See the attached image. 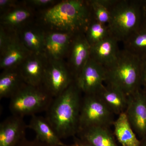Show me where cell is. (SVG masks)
I'll use <instances>...</instances> for the list:
<instances>
[{
    "label": "cell",
    "instance_id": "6da1fadb",
    "mask_svg": "<svg viewBox=\"0 0 146 146\" xmlns=\"http://www.w3.org/2000/svg\"><path fill=\"white\" fill-rule=\"evenodd\" d=\"M92 18L88 1L64 0L37 11L35 22L46 31L84 33Z\"/></svg>",
    "mask_w": 146,
    "mask_h": 146
},
{
    "label": "cell",
    "instance_id": "7a4b0ae2",
    "mask_svg": "<svg viewBox=\"0 0 146 146\" xmlns=\"http://www.w3.org/2000/svg\"><path fill=\"white\" fill-rule=\"evenodd\" d=\"M81 93L74 80L54 98L47 110L46 118L60 139L74 137L78 133Z\"/></svg>",
    "mask_w": 146,
    "mask_h": 146
},
{
    "label": "cell",
    "instance_id": "3957f363",
    "mask_svg": "<svg viewBox=\"0 0 146 146\" xmlns=\"http://www.w3.org/2000/svg\"><path fill=\"white\" fill-rule=\"evenodd\" d=\"M141 58L126 50H120L118 57L106 69L105 83L116 86L128 96L142 88Z\"/></svg>",
    "mask_w": 146,
    "mask_h": 146
},
{
    "label": "cell",
    "instance_id": "277c9868",
    "mask_svg": "<svg viewBox=\"0 0 146 146\" xmlns=\"http://www.w3.org/2000/svg\"><path fill=\"white\" fill-rule=\"evenodd\" d=\"M142 1L116 0L108 25L111 36L123 42L142 26Z\"/></svg>",
    "mask_w": 146,
    "mask_h": 146
},
{
    "label": "cell",
    "instance_id": "5b68a950",
    "mask_svg": "<svg viewBox=\"0 0 146 146\" xmlns=\"http://www.w3.org/2000/svg\"><path fill=\"white\" fill-rule=\"evenodd\" d=\"M54 98L43 85L31 86L24 83L10 98L9 110L13 115L24 118L46 111Z\"/></svg>",
    "mask_w": 146,
    "mask_h": 146
},
{
    "label": "cell",
    "instance_id": "8992f818",
    "mask_svg": "<svg viewBox=\"0 0 146 146\" xmlns=\"http://www.w3.org/2000/svg\"><path fill=\"white\" fill-rule=\"evenodd\" d=\"M114 115L98 94L84 95L82 100L78 132L93 127H110L115 120Z\"/></svg>",
    "mask_w": 146,
    "mask_h": 146
},
{
    "label": "cell",
    "instance_id": "52a82bcc",
    "mask_svg": "<svg viewBox=\"0 0 146 146\" xmlns=\"http://www.w3.org/2000/svg\"><path fill=\"white\" fill-rule=\"evenodd\" d=\"M74 80L65 60L48 59L42 85L54 98L63 93Z\"/></svg>",
    "mask_w": 146,
    "mask_h": 146
},
{
    "label": "cell",
    "instance_id": "ba28073f",
    "mask_svg": "<svg viewBox=\"0 0 146 146\" xmlns=\"http://www.w3.org/2000/svg\"><path fill=\"white\" fill-rule=\"evenodd\" d=\"M106 69L91 57L76 79V84L84 95L97 94L104 86Z\"/></svg>",
    "mask_w": 146,
    "mask_h": 146
},
{
    "label": "cell",
    "instance_id": "9c48e42d",
    "mask_svg": "<svg viewBox=\"0 0 146 146\" xmlns=\"http://www.w3.org/2000/svg\"><path fill=\"white\" fill-rule=\"evenodd\" d=\"M129 122L137 136L146 135V97L142 88L128 96L125 112Z\"/></svg>",
    "mask_w": 146,
    "mask_h": 146
},
{
    "label": "cell",
    "instance_id": "30bf717a",
    "mask_svg": "<svg viewBox=\"0 0 146 146\" xmlns=\"http://www.w3.org/2000/svg\"><path fill=\"white\" fill-rule=\"evenodd\" d=\"M91 46L87 41L84 33L75 35L66 62L74 80L78 76L91 56Z\"/></svg>",
    "mask_w": 146,
    "mask_h": 146
},
{
    "label": "cell",
    "instance_id": "8fae6325",
    "mask_svg": "<svg viewBox=\"0 0 146 146\" xmlns=\"http://www.w3.org/2000/svg\"><path fill=\"white\" fill-rule=\"evenodd\" d=\"M75 35L46 31L44 54L49 60H64L68 56Z\"/></svg>",
    "mask_w": 146,
    "mask_h": 146
},
{
    "label": "cell",
    "instance_id": "7c38bea8",
    "mask_svg": "<svg viewBox=\"0 0 146 146\" xmlns=\"http://www.w3.org/2000/svg\"><path fill=\"white\" fill-rule=\"evenodd\" d=\"M36 12L23 1L20 5L0 15V26L10 31L17 32L35 21Z\"/></svg>",
    "mask_w": 146,
    "mask_h": 146
},
{
    "label": "cell",
    "instance_id": "4fadbf2b",
    "mask_svg": "<svg viewBox=\"0 0 146 146\" xmlns=\"http://www.w3.org/2000/svg\"><path fill=\"white\" fill-rule=\"evenodd\" d=\"M48 61L44 54H32L19 67L24 82L31 86H42Z\"/></svg>",
    "mask_w": 146,
    "mask_h": 146
},
{
    "label": "cell",
    "instance_id": "5bb4252c",
    "mask_svg": "<svg viewBox=\"0 0 146 146\" xmlns=\"http://www.w3.org/2000/svg\"><path fill=\"white\" fill-rule=\"evenodd\" d=\"M23 118L11 115L0 124V146H16L26 137Z\"/></svg>",
    "mask_w": 146,
    "mask_h": 146
},
{
    "label": "cell",
    "instance_id": "9a60e30c",
    "mask_svg": "<svg viewBox=\"0 0 146 146\" xmlns=\"http://www.w3.org/2000/svg\"><path fill=\"white\" fill-rule=\"evenodd\" d=\"M32 54L24 46L16 32L9 44L0 54V68L3 70L19 68Z\"/></svg>",
    "mask_w": 146,
    "mask_h": 146
},
{
    "label": "cell",
    "instance_id": "2e32d148",
    "mask_svg": "<svg viewBox=\"0 0 146 146\" xmlns=\"http://www.w3.org/2000/svg\"><path fill=\"white\" fill-rule=\"evenodd\" d=\"M17 33L21 42L31 52L44 54L46 30L35 21L20 29Z\"/></svg>",
    "mask_w": 146,
    "mask_h": 146
},
{
    "label": "cell",
    "instance_id": "e0dca14e",
    "mask_svg": "<svg viewBox=\"0 0 146 146\" xmlns=\"http://www.w3.org/2000/svg\"><path fill=\"white\" fill-rule=\"evenodd\" d=\"M119 42L113 36H109L91 46L90 57L106 68H109L118 57Z\"/></svg>",
    "mask_w": 146,
    "mask_h": 146
},
{
    "label": "cell",
    "instance_id": "ac0fdd59",
    "mask_svg": "<svg viewBox=\"0 0 146 146\" xmlns=\"http://www.w3.org/2000/svg\"><path fill=\"white\" fill-rule=\"evenodd\" d=\"M97 94L114 115L119 116L125 112L128 96L118 87L106 84Z\"/></svg>",
    "mask_w": 146,
    "mask_h": 146
},
{
    "label": "cell",
    "instance_id": "d6986e66",
    "mask_svg": "<svg viewBox=\"0 0 146 146\" xmlns=\"http://www.w3.org/2000/svg\"><path fill=\"white\" fill-rule=\"evenodd\" d=\"M27 128L34 131L35 138L43 143L56 146H64L66 144L61 141L46 118L36 115L32 116Z\"/></svg>",
    "mask_w": 146,
    "mask_h": 146
},
{
    "label": "cell",
    "instance_id": "ffe728a7",
    "mask_svg": "<svg viewBox=\"0 0 146 146\" xmlns=\"http://www.w3.org/2000/svg\"><path fill=\"white\" fill-rule=\"evenodd\" d=\"M76 136L94 146H119L114 133L107 127L88 128L79 131Z\"/></svg>",
    "mask_w": 146,
    "mask_h": 146
},
{
    "label": "cell",
    "instance_id": "44dd1931",
    "mask_svg": "<svg viewBox=\"0 0 146 146\" xmlns=\"http://www.w3.org/2000/svg\"><path fill=\"white\" fill-rule=\"evenodd\" d=\"M114 135L121 146H140L141 140L134 132L125 113L118 116L113 125Z\"/></svg>",
    "mask_w": 146,
    "mask_h": 146
},
{
    "label": "cell",
    "instance_id": "7402d4cb",
    "mask_svg": "<svg viewBox=\"0 0 146 146\" xmlns=\"http://www.w3.org/2000/svg\"><path fill=\"white\" fill-rule=\"evenodd\" d=\"M24 83L19 68L3 70L0 75V99L10 98Z\"/></svg>",
    "mask_w": 146,
    "mask_h": 146
},
{
    "label": "cell",
    "instance_id": "603a6c76",
    "mask_svg": "<svg viewBox=\"0 0 146 146\" xmlns=\"http://www.w3.org/2000/svg\"><path fill=\"white\" fill-rule=\"evenodd\" d=\"M123 43L124 49L141 59L146 58V28L141 26Z\"/></svg>",
    "mask_w": 146,
    "mask_h": 146
},
{
    "label": "cell",
    "instance_id": "cb8c5ba5",
    "mask_svg": "<svg viewBox=\"0 0 146 146\" xmlns=\"http://www.w3.org/2000/svg\"><path fill=\"white\" fill-rule=\"evenodd\" d=\"M116 0H88L92 18L101 23L108 25L112 7Z\"/></svg>",
    "mask_w": 146,
    "mask_h": 146
},
{
    "label": "cell",
    "instance_id": "d4e9b609",
    "mask_svg": "<svg viewBox=\"0 0 146 146\" xmlns=\"http://www.w3.org/2000/svg\"><path fill=\"white\" fill-rule=\"evenodd\" d=\"M84 33L91 46L111 36L107 25L101 23L93 19Z\"/></svg>",
    "mask_w": 146,
    "mask_h": 146
},
{
    "label": "cell",
    "instance_id": "484cf974",
    "mask_svg": "<svg viewBox=\"0 0 146 146\" xmlns=\"http://www.w3.org/2000/svg\"><path fill=\"white\" fill-rule=\"evenodd\" d=\"M16 33L9 31L0 26V54L9 44Z\"/></svg>",
    "mask_w": 146,
    "mask_h": 146
},
{
    "label": "cell",
    "instance_id": "4316f807",
    "mask_svg": "<svg viewBox=\"0 0 146 146\" xmlns=\"http://www.w3.org/2000/svg\"><path fill=\"white\" fill-rule=\"evenodd\" d=\"M24 1L27 5L35 9H39V10L49 8L58 2L55 0H27Z\"/></svg>",
    "mask_w": 146,
    "mask_h": 146
},
{
    "label": "cell",
    "instance_id": "83f0119b",
    "mask_svg": "<svg viewBox=\"0 0 146 146\" xmlns=\"http://www.w3.org/2000/svg\"><path fill=\"white\" fill-rule=\"evenodd\" d=\"M22 3L23 1L17 0H0V15L20 5Z\"/></svg>",
    "mask_w": 146,
    "mask_h": 146
},
{
    "label": "cell",
    "instance_id": "f1b7e54d",
    "mask_svg": "<svg viewBox=\"0 0 146 146\" xmlns=\"http://www.w3.org/2000/svg\"><path fill=\"white\" fill-rule=\"evenodd\" d=\"M16 146H70L66 145L64 146L52 145L49 144L43 143L35 138L33 140H28L26 138H25Z\"/></svg>",
    "mask_w": 146,
    "mask_h": 146
},
{
    "label": "cell",
    "instance_id": "f546056e",
    "mask_svg": "<svg viewBox=\"0 0 146 146\" xmlns=\"http://www.w3.org/2000/svg\"><path fill=\"white\" fill-rule=\"evenodd\" d=\"M141 85L142 87L146 86V58H141Z\"/></svg>",
    "mask_w": 146,
    "mask_h": 146
},
{
    "label": "cell",
    "instance_id": "4dcf8cb0",
    "mask_svg": "<svg viewBox=\"0 0 146 146\" xmlns=\"http://www.w3.org/2000/svg\"><path fill=\"white\" fill-rule=\"evenodd\" d=\"M73 143L70 146H94L87 141L80 139L77 136L73 137Z\"/></svg>",
    "mask_w": 146,
    "mask_h": 146
},
{
    "label": "cell",
    "instance_id": "1f68e13d",
    "mask_svg": "<svg viewBox=\"0 0 146 146\" xmlns=\"http://www.w3.org/2000/svg\"><path fill=\"white\" fill-rule=\"evenodd\" d=\"M142 26L146 28V0H142Z\"/></svg>",
    "mask_w": 146,
    "mask_h": 146
},
{
    "label": "cell",
    "instance_id": "d6a6232c",
    "mask_svg": "<svg viewBox=\"0 0 146 146\" xmlns=\"http://www.w3.org/2000/svg\"><path fill=\"white\" fill-rule=\"evenodd\" d=\"M140 140H141V144L140 146H146V135Z\"/></svg>",
    "mask_w": 146,
    "mask_h": 146
},
{
    "label": "cell",
    "instance_id": "836d02e7",
    "mask_svg": "<svg viewBox=\"0 0 146 146\" xmlns=\"http://www.w3.org/2000/svg\"><path fill=\"white\" fill-rule=\"evenodd\" d=\"M142 90H143V92L144 94H145V96L146 97V86L142 87Z\"/></svg>",
    "mask_w": 146,
    "mask_h": 146
}]
</instances>
